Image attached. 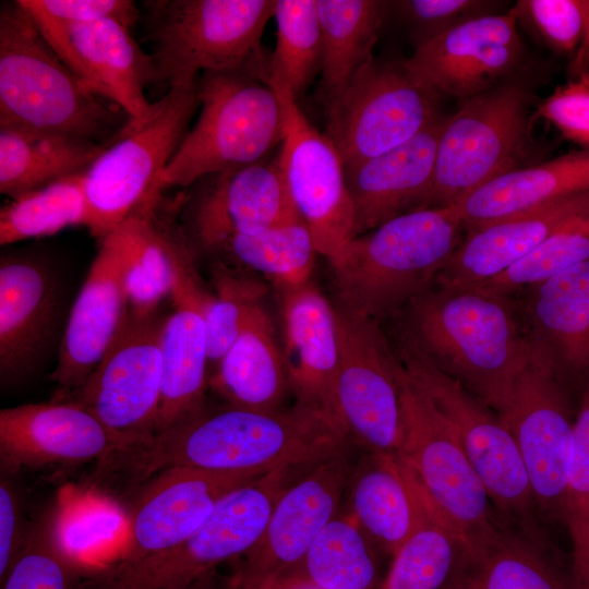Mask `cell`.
<instances>
[{"label": "cell", "instance_id": "4dcf8cb0", "mask_svg": "<svg viewBox=\"0 0 589 589\" xmlns=\"http://www.w3.org/2000/svg\"><path fill=\"white\" fill-rule=\"evenodd\" d=\"M208 383L228 405L257 411L281 409L290 386L283 349L263 304L250 314Z\"/></svg>", "mask_w": 589, "mask_h": 589}, {"label": "cell", "instance_id": "836d02e7", "mask_svg": "<svg viewBox=\"0 0 589 589\" xmlns=\"http://www.w3.org/2000/svg\"><path fill=\"white\" fill-rule=\"evenodd\" d=\"M322 28L318 101L327 111L370 59L390 2L316 0Z\"/></svg>", "mask_w": 589, "mask_h": 589}, {"label": "cell", "instance_id": "ee69618b", "mask_svg": "<svg viewBox=\"0 0 589 589\" xmlns=\"http://www.w3.org/2000/svg\"><path fill=\"white\" fill-rule=\"evenodd\" d=\"M215 293L207 292L200 312L205 323L209 365L217 366L237 339L253 310L262 305L265 286L220 268L215 272Z\"/></svg>", "mask_w": 589, "mask_h": 589}, {"label": "cell", "instance_id": "277c9868", "mask_svg": "<svg viewBox=\"0 0 589 589\" xmlns=\"http://www.w3.org/2000/svg\"><path fill=\"white\" fill-rule=\"evenodd\" d=\"M89 92L19 1L0 9V125H21L110 142L129 120Z\"/></svg>", "mask_w": 589, "mask_h": 589}, {"label": "cell", "instance_id": "3957f363", "mask_svg": "<svg viewBox=\"0 0 589 589\" xmlns=\"http://www.w3.org/2000/svg\"><path fill=\"white\" fill-rule=\"evenodd\" d=\"M454 205L401 214L346 242L328 262L339 304L377 320L429 289L461 243Z\"/></svg>", "mask_w": 589, "mask_h": 589}, {"label": "cell", "instance_id": "7402d4cb", "mask_svg": "<svg viewBox=\"0 0 589 589\" xmlns=\"http://www.w3.org/2000/svg\"><path fill=\"white\" fill-rule=\"evenodd\" d=\"M128 445L74 401L25 404L0 410L1 471L105 462Z\"/></svg>", "mask_w": 589, "mask_h": 589}, {"label": "cell", "instance_id": "d6a6232c", "mask_svg": "<svg viewBox=\"0 0 589 589\" xmlns=\"http://www.w3.org/2000/svg\"><path fill=\"white\" fill-rule=\"evenodd\" d=\"M109 143L49 130L0 125V192L14 199L85 172Z\"/></svg>", "mask_w": 589, "mask_h": 589}, {"label": "cell", "instance_id": "f5cc1de1", "mask_svg": "<svg viewBox=\"0 0 589 589\" xmlns=\"http://www.w3.org/2000/svg\"><path fill=\"white\" fill-rule=\"evenodd\" d=\"M192 589H205V587H204L203 585H200V586L194 587V588H192Z\"/></svg>", "mask_w": 589, "mask_h": 589}, {"label": "cell", "instance_id": "8fae6325", "mask_svg": "<svg viewBox=\"0 0 589 589\" xmlns=\"http://www.w3.org/2000/svg\"><path fill=\"white\" fill-rule=\"evenodd\" d=\"M402 368L455 431L490 501L530 533L536 506L518 447L500 417L412 344Z\"/></svg>", "mask_w": 589, "mask_h": 589}, {"label": "cell", "instance_id": "ac0fdd59", "mask_svg": "<svg viewBox=\"0 0 589 589\" xmlns=\"http://www.w3.org/2000/svg\"><path fill=\"white\" fill-rule=\"evenodd\" d=\"M190 187V193L183 191V227L194 247L204 251L214 253L235 236L259 233L300 218L277 155L205 176Z\"/></svg>", "mask_w": 589, "mask_h": 589}, {"label": "cell", "instance_id": "816d5d0a", "mask_svg": "<svg viewBox=\"0 0 589 589\" xmlns=\"http://www.w3.org/2000/svg\"><path fill=\"white\" fill-rule=\"evenodd\" d=\"M259 589H326L294 574L277 577Z\"/></svg>", "mask_w": 589, "mask_h": 589}, {"label": "cell", "instance_id": "4fadbf2b", "mask_svg": "<svg viewBox=\"0 0 589 589\" xmlns=\"http://www.w3.org/2000/svg\"><path fill=\"white\" fill-rule=\"evenodd\" d=\"M166 317L136 316L129 309L86 382L71 401L92 412L129 447L156 430L161 398V333Z\"/></svg>", "mask_w": 589, "mask_h": 589}, {"label": "cell", "instance_id": "bcb514c9", "mask_svg": "<svg viewBox=\"0 0 589 589\" xmlns=\"http://www.w3.org/2000/svg\"><path fill=\"white\" fill-rule=\"evenodd\" d=\"M59 498L60 503V533L63 543L69 551L81 558L85 548L100 540L108 541L116 537L118 530H127V517L120 508L100 497H74ZM84 562V561H83Z\"/></svg>", "mask_w": 589, "mask_h": 589}, {"label": "cell", "instance_id": "30bf717a", "mask_svg": "<svg viewBox=\"0 0 589 589\" xmlns=\"http://www.w3.org/2000/svg\"><path fill=\"white\" fill-rule=\"evenodd\" d=\"M528 98L514 84L460 103L445 117L425 207L448 206L518 168L529 139Z\"/></svg>", "mask_w": 589, "mask_h": 589}, {"label": "cell", "instance_id": "7a4b0ae2", "mask_svg": "<svg viewBox=\"0 0 589 589\" xmlns=\"http://www.w3.org/2000/svg\"><path fill=\"white\" fill-rule=\"evenodd\" d=\"M410 303L411 344L500 414L533 351L505 296L480 286L426 289Z\"/></svg>", "mask_w": 589, "mask_h": 589}, {"label": "cell", "instance_id": "2e32d148", "mask_svg": "<svg viewBox=\"0 0 589 589\" xmlns=\"http://www.w3.org/2000/svg\"><path fill=\"white\" fill-rule=\"evenodd\" d=\"M267 84L278 95L284 139L277 154L290 199L318 254L327 260L354 237V212L345 165L333 142L320 133L283 83Z\"/></svg>", "mask_w": 589, "mask_h": 589}, {"label": "cell", "instance_id": "5b68a950", "mask_svg": "<svg viewBox=\"0 0 589 589\" xmlns=\"http://www.w3.org/2000/svg\"><path fill=\"white\" fill-rule=\"evenodd\" d=\"M156 81L196 85L208 72H242L265 83L269 57L262 36L276 0L145 1Z\"/></svg>", "mask_w": 589, "mask_h": 589}, {"label": "cell", "instance_id": "7bdbcfd3", "mask_svg": "<svg viewBox=\"0 0 589 589\" xmlns=\"http://www.w3.org/2000/svg\"><path fill=\"white\" fill-rule=\"evenodd\" d=\"M574 433V455L561 518L565 521L572 543L573 589H589V374Z\"/></svg>", "mask_w": 589, "mask_h": 589}, {"label": "cell", "instance_id": "83f0119b", "mask_svg": "<svg viewBox=\"0 0 589 589\" xmlns=\"http://www.w3.org/2000/svg\"><path fill=\"white\" fill-rule=\"evenodd\" d=\"M206 293L193 272L177 274L171 293L175 309L161 333V398L155 433L204 407L209 360L200 306Z\"/></svg>", "mask_w": 589, "mask_h": 589}, {"label": "cell", "instance_id": "44dd1931", "mask_svg": "<svg viewBox=\"0 0 589 589\" xmlns=\"http://www.w3.org/2000/svg\"><path fill=\"white\" fill-rule=\"evenodd\" d=\"M28 13L89 92L117 105L131 118L148 109L145 87L157 82L156 71L151 53L135 41L129 26L115 19L68 23Z\"/></svg>", "mask_w": 589, "mask_h": 589}, {"label": "cell", "instance_id": "ffe728a7", "mask_svg": "<svg viewBox=\"0 0 589 589\" xmlns=\"http://www.w3.org/2000/svg\"><path fill=\"white\" fill-rule=\"evenodd\" d=\"M261 476L191 467H171L153 474L141 483L125 515L127 530L119 556L110 562L136 563L178 546L227 493Z\"/></svg>", "mask_w": 589, "mask_h": 589}, {"label": "cell", "instance_id": "f907efd6", "mask_svg": "<svg viewBox=\"0 0 589 589\" xmlns=\"http://www.w3.org/2000/svg\"><path fill=\"white\" fill-rule=\"evenodd\" d=\"M3 473V472H2ZM1 473L0 483V581L24 550L31 528L23 525L22 506L13 484Z\"/></svg>", "mask_w": 589, "mask_h": 589}, {"label": "cell", "instance_id": "9a60e30c", "mask_svg": "<svg viewBox=\"0 0 589 589\" xmlns=\"http://www.w3.org/2000/svg\"><path fill=\"white\" fill-rule=\"evenodd\" d=\"M497 416L518 447L536 506L549 517L561 518L574 455L575 421L555 361L539 342H533L531 359L510 402Z\"/></svg>", "mask_w": 589, "mask_h": 589}, {"label": "cell", "instance_id": "cb8c5ba5", "mask_svg": "<svg viewBox=\"0 0 589 589\" xmlns=\"http://www.w3.org/2000/svg\"><path fill=\"white\" fill-rule=\"evenodd\" d=\"M278 291L281 349L296 404L339 418L334 397L339 364L335 305L312 280Z\"/></svg>", "mask_w": 589, "mask_h": 589}, {"label": "cell", "instance_id": "484cf974", "mask_svg": "<svg viewBox=\"0 0 589 589\" xmlns=\"http://www.w3.org/2000/svg\"><path fill=\"white\" fill-rule=\"evenodd\" d=\"M445 117L387 153L345 167L354 212V237L425 207Z\"/></svg>", "mask_w": 589, "mask_h": 589}, {"label": "cell", "instance_id": "b9f144b4", "mask_svg": "<svg viewBox=\"0 0 589 589\" xmlns=\"http://www.w3.org/2000/svg\"><path fill=\"white\" fill-rule=\"evenodd\" d=\"M589 260V208L551 233L529 255L496 277L478 284L505 296Z\"/></svg>", "mask_w": 589, "mask_h": 589}, {"label": "cell", "instance_id": "ab89813d", "mask_svg": "<svg viewBox=\"0 0 589 589\" xmlns=\"http://www.w3.org/2000/svg\"><path fill=\"white\" fill-rule=\"evenodd\" d=\"M59 498L32 526L24 550L0 581L1 589H86L91 565L62 541Z\"/></svg>", "mask_w": 589, "mask_h": 589}, {"label": "cell", "instance_id": "681fc988", "mask_svg": "<svg viewBox=\"0 0 589 589\" xmlns=\"http://www.w3.org/2000/svg\"><path fill=\"white\" fill-rule=\"evenodd\" d=\"M28 12L68 23L115 19L132 28L140 11L129 0H19Z\"/></svg>", "mask_w": 589, "mask_h": 589}, {"label": "cell", "instance_id": "4316f807", "mask_svg": "<svg viewBox=\"0 0 589 589\" xmlns=\"http://www.w3.org/2000/svg\"><path fill=\"white\" fill-rule=\"evenodd\" d=\"M588 208L589 190L467 230L435 283L453 287L490 280L529 255L556 229Z\"/></svg>", "mask_w": 589, "mask_h": 589}, {"label": "cell", "instance_id": "8d00e7d4", "mask_svg": "<svg viewBox=\"0 0 589 589\" xmlns=\"http://www.w3.org/2000/svg\"><path fill=\"white\" fill-rule=\"evenodd\" d=\"M214 253L264 275L279 289L311 280L317 250L308 227L297 218L259 233L235 236Z\"/></svg>", "mask_w": 589, "mask_h": 589}, {"label": "cell", "instance_id": "e0dca14e", "mask_svg": "<svg viewBox=\"0 0 589 589\" xmlns=\"http://www.w3.org/2000/svg\"><path fill=\"white\" fill-rule=\"evenodd\" d=\"M353 469L346 447L289 484L275 503L262 537L243 555L226 588L259 589L294 569L337 515Z\"/></svg>", "mask_w": 589, "mask_h": 589}, {"label": "cell", "instance_id": "d6986e66", "mask_svg": "<svg viewBox=\"0 0 589 589\" xmlns=\"http://www.w3.org/2000/svg\"><path fill=\"white\" fill-rule=\"evenodd\" d=\"M522 43L518 21L505 14H485L420 44L401 60L407 73L438 98L465 101L496 87L518 64Z\"/></svg>", "mask_w": 589, "mask_h": 589}, {"label": "cell", "instance_id": "d590c367", "mask_svg": "<svg viewBox=\"0 0 589 589\" xmlns=\"http://www.w3.org/2000/svg\"><path fill=\"white\" fill-rule=\"evenodd\" d=\"M373 545L349 513L336 515L288 574L326 589H378Z\"/></svg>", "mask_w": 589, "mask_h": 589}, {"label": "cell", "instance_id": "1f68e13d", "mask_svg": "<svg viewBox=\"0 0 589 589\" xmlns=\"http://www.w3.org/2000/svg\"><path fill=\"white\" fill-rule=\"evenodd\" d=\"M440 589H573V580L570 566L542 545L502 531L482 546L461 548Z\"/></svg>", "mask_w": 589, "mask_h": 589}, {"label": "cell", "instance_id": "f35d334b", "mask_svg": "<svg viewBox=\"0 0 589 589\" xmlns=\"http://www.w3.org/2000/svg\"><path fill=\"white\" fill-rule=\"evenodd\" d=\"M83 175L71 176L11 199L0 209V244L55 235L87 224Z\"/></svg>", "mask_w": 589, "mask_h": 589}, {"label": "cell", "instance_id": "f6af8a7d", "mask_svg": "<svg viewBox=\"0 0 589 589\" xmlns=\"http://www.w3.org/2000/svg\"><path fill=\"white\" fill-rule=\"evenodd\" d=\"M512 12L557 51H573L589 41L587 0H521Z\"/></svg>", "mask_w": 589, "mask_h": 589}, {"label": "cell", "instance_id": "9c48e42d", "mask_svg": "<svg viewBox=\"0 0 589 589\" xmlns=\"http://www.w3.org/2000/svg\"><path fill=\"white\" fill-rule=\"evenodd\" d=\"M402 438L397 456L461 539L464 549L500 537L490 497L455 431L434 404L400 372Z\"/></svg>", "mask_w": 589, "mask_h": 589}, {"label": "cell", "instance_id": "f1b7e54d", "mask_svg": "<svg viewBox=\"0 0 589 589\" xmlns=\"http://www.w3.org/2000/svg\"><path fill=\"white\" fill-rule=\"evenodd\" d=\"M349 482V514L371 542L394 556L417 527L424 492L395 454L370 452Z\"/></svg>", "mask_w": 589, "mask_h": 589}, {"label": "cell", "instance_id": "8992f818", "mask_svg": "<svg viewBox=\"0 0 589 589\" xmlns=\"http://www.w3.org/2000/svg\"><path fill=\"white\" fill-rule=\"evenodd\" d=\"M199 116L166 168L155 192L188 188L199 179L269 158L284 139L276 92L242 72L203 73L196 82Z\"/></svg>", "mask_w": 589, "mask_h": 589}, {"label": "cell", "instance_id": "603a6c76", "mask_svg": "<svg viewBox=\"0 0 589 589\" xmlns=\"http://www.w3.org/2000/svg\"><path fill=\"white\" fill-rule=\"evenodd\" d=\"M61 315V287L48 262L26 253L0 260V381L29 375L51 346Z\"/></svg>", "mask_w": 589, "mask_h": 589}, {"label": "cell", "instance_id": "7c38bea8", "mask_svg": "<svg viewBox=\"0 0 589 589\" xmlns=\"http://www.w3.org/2000/svg\"><path fill=\"white\" fill-rule=\"evenodd\" d=\"M440 98L417 83L399 62L366 61L327 110L326 136L345 167L387 153L442 116Z\"/></svg>", "mask_w": 589, "mask_h": 589}, {"label": "cell", "instance_id": "7dc6e473", "mask_svg": "<svg viewBox=\"0 0 589 589\" xmlns=\"http://www.w3.org/2000/svg\"><path fill=\"white\" fill-rule=\"evenodd\" d=\"M492 2L478 0H402L392 4L417 34V45L468 20L490 14Z\"/></svg>", "mask_w": 589, "mask_h": 589}, {"label": "cell", "instance_id": "e575fe53", "mask_svg": "<svg viewBox=\"0 0 589 589\" xmlns=\"http://www.w3.org/2000/svg\"><path fill=\"white\" fill-rule=\"evenodd\" d=\"M531 315L551 357L589 374V260L533 286Z\"/></svg>", "mask_w": 589, "mask_h": 589}, {"label": "cell", "instance_id": "f546056e", "mask_svg": "<svg viewBox=\"0 0 589 589\" xmlns=\"http://www.w3.org/2000/svg\"><path fill=\"white\" fill-rule=\"evenodd\" d=\"M589 190V149L518 167L482 184L455 204L465 231Z\"/></svg>", "mask_w": 589, "mask_h": 589}, {"label": "cell", "instance_id": "5bb4252c", "mask_svg": "<svg viewBox=\"0 0 589 589\" xmlns=\"http://www.w3.org/2000/svg\"><path fill=\"white\" fill-rule=\"evenodd\" d=\"M339 364L335 381L337 413L371 452L397 455L402 438L401 363L376 320L335 306Z\"/></svg>", "mask_w": 589, "mask_h": 589}, {"label": "cell", "instance_id": "6da1fadb", "mask_svg": "<svg viewBox=\"0 0 589 589\" xmlns=\"http://www.w3.org/2000/svg\"><path fill=\"white\" fill-rule=\"evenodd\" d=\"M348 440L339 418L298 404L275 411L204 406L124 450L111 472L124 474L132 485L171 467L265 474L312 467L346 448Z\"/></svg>", "mask_w": 589, "mask_h": 589}, {"label": "cell", "instance_id": "d4e9b609", "mask_svg": "<svg viewBox=\"0 0 589 589\" xmlns=\"http://www.w3.org/2000/svg\"><path fill=\"white\" fill-rule=\"evenodd\" d=\"M128 310L120 253L107 236L70 311L50 380L75 392L113 340Z\"/></svg>", "mask_w": 589, "mask_h": 589}, {"label": "cell", "instance_id": "74e56055", "mask_svg": "<svg viewBox=\"0 0 589 589\" xmlns=\"http://www.w3.org/2000/svg\"><path fill=\"white\" fill-rule=\"evenodd\" d=\"M461 546L457 532L424 493L422 516L393 556L378 589H440L450 575Z\"/></svg>", "mask_w": 589, "mask_h": 589}, {"label": "cell", "instance_id": "c3c4849f", "mask_svg": "<svg viewBox=\"0 0 589 589\" xmlns=\"http://www.w3.org/2000/svg\"><path fill=\"white\" fill-rule=\"evenodd\" d=\"M537 115L566 139L589 149V74L584 72L558 86L542 101Z\"/></svg>", "mask_w": 589, "mask_h": 589}, {"label": "cell", "instance_id": "52a82bcc", "mask_svg": "<svg viewBox=\"0 0 589 589\" xmlns=\"http://www.w3.org/2000/svg\"><path fill=\"white\" fill-rule=\"evenodd\" d=\"M293 468L271 471L227 493L178 546L136 563L87 570L86 589H192L219 564L247 554L262 537Z\"/></svg>", "mask_w": 589, "mask_h": 589}, {"label": "cell", "instance_id": "60d3db41", "mask_svg": "<svg viewBox=\"0 0 589 589\" xmlns=\"http://www.w3.org/2000/svg\"><path fill=\"white\" fill-rule=\"evenodd\" d=\"M273 17L276 45L269 57V79L283 83L298 98L321 72L323 46L316 0H276Z\"/></svg>", "mask_w": 589, "mask_h": 589}, {"label": "cell", "instance_id": "ba28073f", "mask_svg": "<svg viewBox=\"0 0 589 589\" xmlns=\"http://www.w3.org/2000/svg\"><path fill=\"white\" fill-rule=\"evenodd\" d=\"M200 108L196 85L173 87L129 118L83 175L91 235L107 237L155 192Z\"/></svg>", "mask_w": 589, "mask_h": 589}]
</instances>
